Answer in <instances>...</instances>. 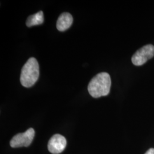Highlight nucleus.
Listing matches in <instances>:
<instances>
[{"instance_id":"nucleus-5","label":"nucleus","mask_w":154,"mask_h":154,"mask_svg":"<svg viewBox=\"0 0 154 154\" xmlns=\"http://www.w3.org/2000/svg\"><path fill=\"white\" fill-rule=\"evenodd\" d=\"M66 138L60 134H55L50 139L48 144V149L51 154L61 153L66 148Z\"/></svg>"},{"instance_id":"nucleus-3","label":"nucleus","mask_w":154,"mask_h":154,"mask_svg":"<svg viewBox=\"0 0 154 154\" xmlns=\"http://www.w3.org/2000/svg\"><path fill=\"white\" fill-rule=\"evenodd\" d=\"M35 135V131L33 128H30L23 133L16 135L11 139L10 145L13 148L28 147L33 142Z\"/></svg>"},{"instance_id":"nucleus-7","label":"nucleus","mask_w":154,"mask_h":154,"mask_svg":"<svg viewBox=\"0 0 154 154\" xmlns=\"http://www.w3.org/2000/svg\"><path fill=\"white\" fill-rule=\"evenodd\" d=\"M44 22V13L42 11H39L34 14L28 17L26 24L28 27H32L33 26L41 25Z\"/></svg>"},{"instance_id":"nucleus-1","label":"nucleus","mask_w":154,"mask_h":154,"mask_svg":"<svg viewBox=\"0 0 154 154\" xmlns=\"http://www.w3.org/2000/svg\"><path fill=\"white\" fill-rule=\"evenodd\" d=\"M111 80L110 75L106 72L96 75L88 83V91L95 98L106 96L110 93Z\"/></svg>"},{"instance_id":"nucleus-4","label":"nucleus","mask_w":154,"mask_h":154,"mask_svg":"<svg viewBox=\"0 0 154 154\" xmlns=\"http://www.w3.org/2000/svg\"><path fill=\"white\" fill-rule=\"evenodd\" d=\"M154 56V46L152 45H147L135 52L132 57L131 60L134 65L142 66Z\"/></svg>"},{"instance_id":"nucleus-6","label":"nucleus","mask_w":154,"mask_h":154,"mask_svg":"<svg viewBox=\"0 0 154 154\" xmlns=\"http://www.w3.org/2000/svg\"><path fill=\"white\" fill-rule=\"evenodd\" d=\"M73 18L69 13H63L58 18L57 28L60 32H64L72 26Z\"/></svg>"},{"instance_id":"nucleus-8","label":"nucleus","mask_w":154,"mask_h":154,"mask_svg":"<svg viewBox=\"0 0 154 154\" xmlns=\"http://www.w3.org/2000/svg\"><path fill=\"white\" fill-rule=\"evenodd\" d=\"M144 154H154V149H149Z\"/></svg>"},{"instance_id":"nucleus-2","label":"nucleus","mask_w":154,"mask_h":154,"mask_svg":"<svg viewBox=\"0 0 154 154\" xmlns=\"http://www.w3.org/2000/svg\"><path fill=\"white\" fill-rule=\"evenodd\" d=\"M39 76V67L38 61L34 58H30L22 67L20 82L23 86L30 88L37 81Z\"/></svg>"}]
</instances>
